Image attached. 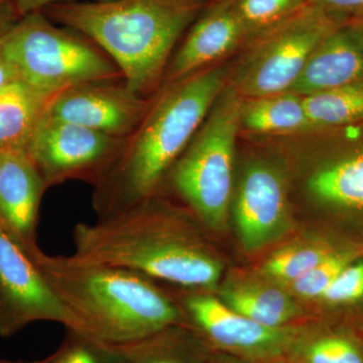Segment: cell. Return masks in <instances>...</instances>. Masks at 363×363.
Listing matches in <instances>:
<instances>
[{
	"label": "cell",
	"instance_id": "6da1fadb",
	"mask_svg": "<svg viewBox=\"0 0 363 363\" xmlns=\"http://www.w3.org/2000/svg\"><path fill=\"white\" fill-rule=\"evenodd\" d=\"M225 77L221 67H209L157 91L142 121L124 138L116 157L93 185L98 218L160 192L225 88Z\"/></svg>",
	"mask_w": 363,
	"mask_h": 363
},
{
	"label": "cell",
	"instance_id": "7a4b0ae2",
	"mask_svg": "<svg viewBox=\"0 0 363 363\" xmlns=\"http://www.w3.org/2000/svg\"><path fill=\"white\" fill-rule=\"evenodd\" d=\"M72 259L121 267L183 288L206 290L220 279V262L185 216L164 206L159 193L131 206L76 224Z\"/></svg>",
	"mask_w": 363,
	"mask_h": 363
},
{
	"label": "cell",
	"instance_id": "3957f363",
	"mask_svg": "<svg viewBox=\"0 0 363 363\" xmlns=\"http://www.w3.org/2000/svg\"><path fill=\"white\" fill-rule=\"evenodd\" d=\"M28 255L73 318V331L123 346L185 324L180 306L140 272L48 255L40 247Z\"/></svg>",
	"mask_w": 363,
	"mask_h": 363
},
{
	"label": "cell",
	"instance_id": "277c9868",
	"mask_svg": "<svg viewBox=\"0 0 363 363\" xmlns=\"http://www.w3.org/2000/svg\"><path fill=\"white\" fill-rule=\"evenodd\" d=\"M207 4L200 0L65 2L42 11L94 43L130 89L152 97L162 87L178 40Z\"/></svg>",
	"mask_w": 363,
	"mask_h": 363
},
{
	"label": "cell",
	"instance_id": "5b68a950",
	"mask_svg": "<svg viewBox=\"0 0 363 363\" xmlns=\"http://www.w3.org/2000/svg\"><path fill=\"white\" fill-rule=\"evenodd\" d=\"M0 45L18 81L45 97L82 83L123 80L94 43L52 25L43 11L23 16L0 37Z\"/></svg>",
	"mask_w": 363,
	"mask_h": 363
},
{
	"label": "cell",
	"instance_id": "8992f818",
	"mask_svg": "<svg viewBox=\"0 0 363 363\" xmlns=\"http://www.w3.org/2000/svg\"><path fill=\"white\" fill-rule=\"evenodd\" d=\"M241 100L224 88L166 178L196 218L215 230L225 225L230 204Z\"/></svg>",
	"mask_w": 363,
	"mask_h": 363
},
{
	"label": "cell",
	"instance_id": "52a82bcc",
	"mask_svg": "<svg viewBox=\"0 0 363 363\" xmlns=\"http://www.w3.org/2000/svg\"><path fill=\"white\" fill-rule=\"evenodd\" d=\"M339 23L309 6L248 40L233 88L240 97L279 94L292 89L312 52Z\"/></svg>",
	"mask_w": 363,
	"mask_h": 363
},
{
	"label": "cell",
	"instance_id": "ba28073f",
	"mask_svg": "<svg viewBox=\"0 0 363 363\" xmlns=\"http://www.w3.org/2000/svg\"><path fill=\"white\" fill-rule=\"evenodd\" d=\"M123 140L45 112L26 152L47 189L73 180L94 185L116 157Z\"/></svg>",
	"mask_w": 363,
	"mask_h": 363
},
{
	"label": "cell",
	"instance_id": "9c48e42d",
	"mask_svg": "<svg viewBox=\"0 0 363 363\" xmlns=\"http://www.w3.org/2000/svg\"><path fill=\"white\" fill-rule=\"evenodd\" d=\"M185 317L210 347L250 363L286 359L301 328H269L248 319L208 294L184 296Z\"/></svg>",
	"mask_w": 363,
	"mask_h": 363
},
{
	"label": "cell",
	"instance_id": "30bf717a",
	"mask_svg": "<svg viewBox=\"0 0 363 363\" xmlns=\"http://www.w3.org/2000/svg\"><path fill=\"white\" fill-rule=\"evenodd\" d=\"M42 321L75 329L73 318L28 253L0 226V337H11Z\"/></svg>",
	"mask_w": 363,
	"mask_h": 363
},
{
	"label": "cell",
	"instance_id": "8fae6325",
	"mask_svg": "<svg viewBox=\"0 0 363 363\" xmlns=\"http://www.w3.org/2000/svg\"><path fill=\"white\" fill-rule=\"evenodd\" d=\"M152 98L130 89L124 80L92 81L55 95L45 113L107 135L125 138L142 121Z\"/></svg>",
	"mask_w": 363,
	"mask_h": 363
},
{
	"label": "cell",
	"instance_id": "7c38bea8",
	"mask_svg": "<svg viewBox=\"0 0 363 363\" xmlns=\"http://www.w3.org/2000/svg\"><path fill=\"white\" fill-rule=\"evenodd\" d=\"M248 40L233 0H213L196 18L178 51L169 60L162 87L212 67Z\"/></svg>",
	"mask_w": 363,
	"mask_h": 363
},
{
	"label": "cell",
	"instance_id": "4fadbf2b",
	"mask_svg": "<svg viewBox=\"0 0 363 363\" xmlns=\"http://www.w3.org/2000/svg\"><path fill=\"white\" fill-rule=\"evenodd\" d=\"M286 221L285 184L266 164L248 167L238 188L235 222L243 247L255 250L283 231Z\"/></svg>",
	"mask_w": 363,
	"mask_h": 363
},
{
	"label": "cell",
	"instance_id": "5bb4252c",
	"mask_svg": "<svg viewBox=\"0 0 363 363\" xmlns=\"http://www.w3.org/2000/svg\"><path fill=\"white\" fill-rule=\"evenodd\" d=\"M0 154V226L30 253L39 247L40 202L48 189L26 150Z\"/></svg>",
	"mask_w": 363,
	"mask_h": 363
},
{
	"label": "cell",
	"instance_id": "9a60e30c",
	"mask_svg": "<svg viewBox=\"0 0 363 363\" xmlns=\"http://www.w3.org/2000/svg\"><path fill=\"white\" fill-rule=\"evenodd\" d=\"M363 81V23L339 25L308 60L291 92L307 96Z\"/></svg>",
	"mask_w": 363,
	"mask_h": 363
},
{
	"label": "cell",
	"instance_id": "2e32d148",
	"mask_svg": "<svg viewBox=\"0 0 363 363\" xmlns=\"http://www.w3.org/2000/svg\"><path fill=\"white\" fill-rule=\"evenodd\" d=\"M51 99L20 81L0 91V152L28 149Z\"/></svg>",
	"mask_w": 363,
	"mask_h": 363
},
{
	"label": "cell",
	"instance_id": "e0dca14e",
	"mask_svg": "<svg viewBox=\"0 0 363 363\" xmlns=\"http://www.w3.org/2000/svg\"><path fill=\"white\" fill-rule=\"evenodd\" d=\"M119 347L128 363H209L212 358L209 344L184 324Z\"/></svg>",
	"mask_w": 363,
	"mask_h": 363
},
{
	"label": "cell",
	"instance_id": "ac0fdd59",
	"mask_svg": "<svg viewBox=\"0 0 363 363\" xmlns=\"http://www.w3.org/2000/svg\"><path fill=\"white\" fill-rule=\"evenodd\" d=\"M242 126L255 133H286L312 128L303 96L291 91L241 100Z\"/></svg>",
	"mask_w": 363,
	"mask_h": 363
},
{
	"label": "cell",
	"instance_id": "d6986e66",
	"mask_svg": "<svg viewBox=\"0 0 363 363\" xmlns=\"http://www.w3.org/2000/svg\"><path fill=\"white\" fill-rule=\"evenodd\" d=\"M222 302L248 319L269 328H286L298 309L286 294L264 286H240L224 290Z\"/></svg>",
	"mask_w": 363,
	"mask_h": 363
},
{
	"label": "cell",
	"instance_id": "ffe728a7",
	"mask_svg": "<svg viewBox=\"0 0 363 363\" xmlns=\"http://www.w3.org/2000/svg\"><path fill=\"white\" fill-rule=\"evenodd\" d=\"M310 190L322 201L363 208V152L320 169L310 180Z\"/></svg>",
	"mask_w": 363,
	"mask_h": 363
},
{
	"label": "cell",
	"instance_id": "44dd1931",
	"mask_svg": "<svg viewBox=\"0 0 363 363\" xmlns=\"http://www.w3.org/2000/svg\"><path fill=\"white\" fill-rule=\"evenodd\" d=\"M312 128L339 125L363 117V81L303 96Z\"/></svg>",
	"mask_w": 363,
	"mask_h": 363
},
{
	"label": "cell",
	"instance_id": "7402d4cb",
	"mask_svg": "<svg viewBox=\"0 0 363 363\" xmlns=\"http://www.w3.org/2000/svg\"><path fill=\"white\" fill-rule=\"evenodd\" d=\"M286 360L289 363H363V346L346 334L306 335L301 329Z\"/></svg>",
	"mask_w": 363,
	"mask_h": 363
},
{
	"label": "cell",
	"instance_id": "603a6c76",
	"mask_svg": "<svg viewBox=\"0 0 363 363\" xmlns=\"http://www.w3.org/2000/svg\"><path fill=\"white\" fill-rule=\"evenodd\" d=\"M233 4L250 40L311 6L310 0H233Z\"/></svg>",
	"mask_w": 363,
	"mask_h": 363
},
{
	"label": "cell",
	"instance_id": "cb8c5ba5",
	"mask_svg": "<svg viewBox=\"0 0 363 363\" xmlns=\"http://www.w3.org/2000/svg\"><path fill=\"white\" fill-rule=\"evenodd\" d=\"M67 331L58 350L32 363H128L119 346L100 342L80 332Z\"/></svg>",
	"mask_w": 363,
	"mask_h": 363
},
{
	"label": "cell",
	"instance_id": "d4e9b609",
	"mask_svg": "<svg viewBox=\"0 0 363 363\" xmlns=\"http://www.w3.org/2000/svg\"><path fill=\"white\" fill-rule=\"evenodd\" d=\"M331 255L325 248L317 247L284 248L267 259L264 271L267 276L292 284Z\"/></svg>",
	"mask_w": 363,
	"mask_h": 363
},
{
	"label": "cell",
	"instance_id": "484cf974",
	"mask_svg": "<svg viewBox=\"0 0 363 363\" xmlns=\"http://www.w3.org/2000/svg\"><path fill=\"white\" fill-rule=\"evenodd\" d=\"M350 264V257L345 255L332 253L326 259L313 267L302 278L292 283L294 290L304 298H321L325 291L337 278L339 274Z\"/></svg>",
	"mask_w": 363,
	"mask_h": 363
},
{
	"label": "cell",
	"instance_id": "4316f807",
	"mask_svg": "<svg viewBox=\"0 0 363 363\" xmlns=\"http://www.w3.org/2000/svg\"><path fill=\"white\" fill-rule=\"evenodd\" d=\"M363 297V262L348 264L321 296L326 302L348 303Z\"/></svg>",
	"mask_w": 363,
	"mask_h": 363
},
{
	"label": "cell",
	"instance_id": "83f0119b",
	"mask_svg": "<svg viewBox=\"0 0 363 363\" xmlns=\"http://www.w3.org/2000/svg\"><path fill=\"white\" fill-rule=\"evenodd\" d=\"M310 4L339 25L363 23V0H310Z\"/></svg>",
	"mask_w": 363,
	"mask_h": 363
},
{
	"label": "cell",
	"instance_id": "f1b7e54d",
	"mask_svg": "<svg viewBox=\"0 0 363 363\" xmlns=\"http://www.w3.org/2000/svg\"><path fill=\"white\" fill-rule=\"evenodd\" d=\"M21 18L16 0H0V37L9 32Z\"/></svg>",
	"mask_w": 363,
	"mask_h": 363
},
{
	"label": "cell",
	"instance_id": "f546056e",
	"mask_svg": "<svg viewBox=\"0 0 363 363\" xmlns=\"http://www.w3.org/2000/svg\"><path fill=\"white\" fill-rule=\"evenodd\" d=\"M73 0H16V7L21 18L28 14L44 11L52 4H65ZM96 1H111V0H96Z\"/></svg>",
	"mask_w": 363,
	"mask_h": 363
},
{
	"label": "cell",
	"instance_id": "4dcf8cb0",
	"mask_svg": "<svg viewBox=\"0 0 363 363\" xmlns=\"http://www.w3.org/2000/svg\"><path fill=\"white\" fill-rule=\"evenodd\" d=\"M14 82H18V78H16L13 67L4 56L1 45H0V91Z\"/></svg>",
	"mask_w": 363,
	"mask_h": 363
},
{
	"label": "cell",
	"instance_id": "1f68e13d",
	"mask_svg": "<svg viewBox=\"0 0 363 363\" xmlns=\"http://www.w3.org/2000/svg\"><path fill=\"white\" fill-rule=\"evenodd\" d=\"M209 363H250L247 360L241 359L240 357L234 355L227 354V353L219 352L212 355Z\"/></svg>",
	"mask_w": 363,
	"mask_h": 363
},
{
	"label": "cell",
	"instance_id": "d6a6232c",
	"mask_svg": "<svg viewBox=\"0 0 363 363\" xmlns=\"http://www.w3.org/2000/svg\"><path fill=\"white\" fill-rule=\"evenodd\" d=\"M0 363H14V362H11V360L0 359Z\"/></svg>",
	"mask_w": 363,
	"mask_h": 363
},
{
	"label": "cell",
	"instance_id": "836d02e7",
	"mask_svg": "<svg viewBox=\"0 0 363 363\" xmlns=\"http://www.w3.org/2000/svg\"><path fill=\"white\" fill-rule=\"evenodd\" d=\"M200 1L205 2V4H210V2L213 1V0H200Z\"/></svg>",
	"mask_w": 363,
	"mask_h": 363
},
{
	"label": "cell",
	"instance_id": "e575fe53",
	"mask_svg": "<svg viewBox=\"0 0 363 363\" xmlns=\"http://www.w3.org/2000/svg\"><path fill=\"white\" fill-rule=\"evenodd\" d=\"M272 363H289V362H286V359H284V360H279V362H272Z\"/></svg>",
	"mask_w": 363,
	"mask_h": 363
},
{
	"label": "cell",
	"instance_id": "d590c367",
	"mask_svg": "<svg viewBox=\"0 0 363 363\" xmlns=\"http://www.w3.org/2000/svg\"><path fill=\"white\" fill-rule=\"evenodd\" d=\"M14 363H32V362H14Z\"/></svg>",
	"mask_w": 363,
	"mask_h": 363
},
{
	"label": "cell",
	"instance_id": "8d00e7d4",
	"mask_svg": "<svg viewBox=\"0 0 363 363\" xmlns=\"http://www.w3.org/2000/svg\"><path fill=\"white\" fill-rule=\"evenodd\" d=\"M0 155H1V154H0Z\"/></svg>",
	"mask_w": 363,
	"mask_h": 363
}]
</instances>
